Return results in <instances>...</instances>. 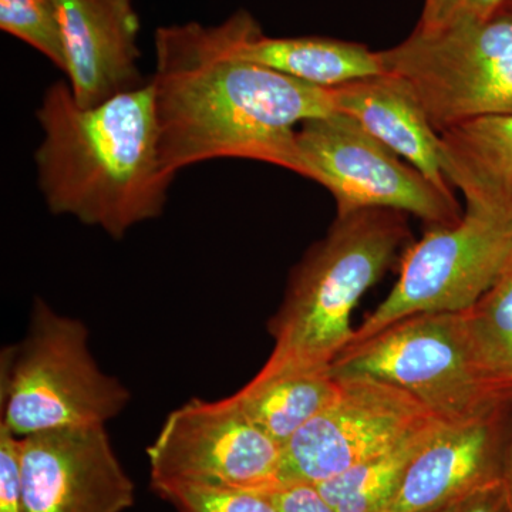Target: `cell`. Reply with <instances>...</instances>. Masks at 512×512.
<instances>
[{"instance_id":"1","label":"cell","mask_w":512,"mask_h":512,"mask_svg":"<svg viewBox=\"0 0 512 512\" xmlns=\"http://www.w3.org/2000/svg\"><path fill=\"white\" fill-rule=\"evenodd\" d=\"M161 161L177 175L220 158L296 171V131L336 113L332 87L316 86L235 55L224 25L161 26L154 33Z\"/></svg>"},{"instance_id":"2","label":"cell","mask_w":512,"mask_h":512,"mask_svg":"<svg viewBox=\"0 0 512 512\" xmlns=\"http://www.w3.org/2000/svg\"><path fill=\"white\" fill-rule=\"evenodd\" d=\"M36 117L43 131L37 184L52 214L69 215L113 239L163 214L175 177L161 161L150 80L89 109L76 103L69 83L56 82Z\"/></svg>"},{"instance_id":"3","label":"cell","mask_w":512,"mask_h":512,"mask_svg":"<svg viewBox=\"0 0 512 512\" xmlns=\"http://www.w3.org/2000/svg\"><path fill=\"white\" fill-rule=\"evenodd\" d=\"M404 212L372 208L338 215L289 281L271 323L272 355L256 377L329 370L353 339V309L393 265L410 232Z\"/></svg>"},{"instance_id":"4","label":"cell","mask_w":512,"mask_h":512,"mask_svg":"<svg viewBox=\"0 0 512 512\" xmlns=\"http://www.w3.org/2000/svg\"><path fill=\"white\" fill-rule=\"evenodd\" d=\"M329 372L393 384L450 424L490 416L512 400V382L485 359L466 311L399 320L348 346Z\"/></svg>"},{"instance_id":"5","label":"cell","mask_w":512,"mask_h":512,"mask_svg":"<svg viewBox=\"0 0 512 512\" xmlns=\"http://www.w3.org/2000/svg\"><path fill=\"white\" fill-rule=\"evenodd\" d=\"M0 365V424L16 437L106 426L130 402L126 386L93 359L86 326L40 298L28 333L2 353Z\"/></svg>"},{"instance_id":"6","label":"cell","mask_w":512,"mask_h":512,"mask_svg":"<svg viewBox=\"0 0 512 512\" xmlns=\"http://www.w3.org/2000/svg\"><path fill=\"white\" fill-rule=\"evenodd\" d=\"M384 72L412 87L437 133L512 113V0L494 16L379 52Z\"/></svg>"},{"instance_id":"7","label":"cell","mask_w":512,"mask_h":512,"mask_svg":"<svg viewBox=\"0 0 512 512\" xmlns=\"http://www.w3.org/2000/svg\"><path fill=\"white\" fill-rule=\"evenodd\" d=\"M295 173L325 187L338 215L383 208L416 215L431 227L463 218L454 195L339 111L299 126Z\"/></svg>"},{"instance_id":"8","label":"cell","mask_w":512,"mask_h":512,"mask_svg":"<svg viewBox=\"0 0 512 512\" xmlns=\"http://www.w3.org/2000/svg\"><path fill=\"white\" fill-rule=\"evenodd\" d=\"M511 259L512 231L504 218L466 210L457 224L431 228L406 248L399 281L355 330L350 345L410 316L467 311L497 282Z\"/></svg>"},{"instance_id":"9","label":"cell","mask_w":512,"mask_h":512,"mask_svg":"<svg viewBox=\"0 0 512 512\" xmlns=\"http://www.w3.org/2000/svg\"><path fill=\"white\" fill-rule=\"evenodd\" d=\"M151 487L170 485L269 494L281 487L284 447L231 399H192L168 414L147 448Z\"/></svg>"},{"instance_id":"10","label":"cell","mask_w":512,"mask_h":512,"mask_svg":"<svg viewBox=\"0 0 512 512\" xmlns=\"http://www.w3.org/2000/svg\"><path fill=\"white\" fill-rule=\"evenodd\" d=\"M339 380L336 399L285 444L282 485H318L338 477L430 420L440 419L393 384L370 377Z\"/></svg>"},{"instance_id":"11","label":"cell","mask_w":512,"mask_h":512,"mask_svg":"<svg viewBox=\"0 0 512 512\" xmlns=\"http://www.w3.org/2000/svg\"><path fill=\"white\" fill-rule=\"evenodd\" d=\"M23 512H124L134 484L106 426L67 427L19 437Z\"/></svg>"},{"instance_id":"12","label":"cell","mask_w":512,"mask_h":512,"mask_svg":"<svg viewBox=\"0 0 512 512\" xmlns=\"http://www.w3.org/2000/svg\"><path fill=\"white\" fill-rule=\"evenodd\" d=\"M510 406L444 426L414 457L384 512L446 510L503 481Z\"/></svg>"},{"instance_id":"13","label":"cell","mask_w":512,"mask_h":512,"mask_svg":"<svg viewBox=\"0 0 512 512\" xmlns=\"http://www.w3.org/2000/svg\"><path fill=\"white\" fill-rule=\"evenodd\" d=\"M66 70L74 100L84 109L143 86L133 0H55Z\"/></svg>"},{"instance_id":"14","label":"cell","mask_w":512,"mask_h":512,"mask_svg":"<svg viewBox=\"0 0 512 512\" xmlns=\"http://www.w3.org/2000/svg\"><path fill=\"white\" fill-rule=\"evenodd\" d=\"M332 89L339 113L352 117L441 191L453 195L441 168L439 133L406 80L384 72Z\"/></svg>"},{"instance_id":"15","label":"cell","mask_w":512,"mask_h":512,"mask_svg":"<svg viewBox=\"0 0 512 512\" xmlns=\"http://www.w3.org/2000/svg\"><path fill=\"white\" fill-rule=\"evenodd\" d=\"M235 55L262 67L322 87L384 73L379 52L362 43L322 36H265L248 10L222 22Z\"/></svg>"},{"instance_id":"16","label":"cell","mask_w":512,"mask_h":512,"mask_svg":"<svg viewBox=\"0 0 512 512\" xmlns=\"http://www.w3.org/2000/svg\"><path fill=\"white\" fill-rule=\"evenodd\" d=\"M439 136L444 177L463 191L467 210L510 221L512 113L463 121Z\"/></svg>"},{"instance_id":"17","label":"cell","mask_w":512,"mask_h":512,"mask_svg":"<svg viewBox=\"0 0 512 512\" xmlns=\"http://www.w3.org/2000/svg\"><path fill=\"white\" fill-rule=\"evenodd\" d=\"M340 380L329 370L254 377L232 394L255 426L282 447L336 399Z\"/></svg>"},{"instance_id":"18","label":"cell","mask_w":512,"mask_h":512,"mask_svg":"<svg viewBox=\"0 0 512 512\" xmlns=\"http://www.w3.org/2000/svg\"><path fill=\"white\" fill-rule=\"evenodd\" d=\"M447 421L433 419L338 477L316 485L338 512H384L399 491L407 468Z\"/></svg>"},{"instance_id":"19","label":"cell","mask_w":512,"mask_h":512,"mask_svg":"<svg viewBox=\"0 0 512 512\" xmlns=\"http://www.w3.org/2000/svg\"><path fill=\"white\" fill-rule=\"evenodd\" d=\"M466 313L485 359L498 375L512 382V259Z\"/></svg>"},{"instance_id":"20","label":"cell","mask_w":512,"mask_h":512,"mask_svg":"<svg viewBox=\"0 0 512 512\" xmlns=\"http://www.w3.org/2000/svg\"><path fill=\"white\" fill-rule=\"evenodd\" d=\"M0 29L66 70L62 28L55 0H0Z\"/></svg>"},{"instance_id":"21","label":"cell","mask_w":512,"mask_h":512,"mask_svg":"<svg viewBox=\"0 0 512 512\" xmlns=\"http://www.w3.org/2000/svg\"><path fill=\"white\" fill-rule=\"evenodd\" d=\"M178 512H279L268 494L170 485L156 490Z\"/></svg>"},{"instance_id":"22","label":"cell","mask_w":512,"mask_h":512,"mask_svg":"<svg viewBox=\"0 0 512 512\" xmlns=\"http://www.w3.org/2000/svg\"><path fill=\"white\" fill-rule=\"evenodd\" d=\"M510 0H424L414 33L431 36L483 22Z\"/></svg>"},{"instance_id":"23","label":"cell","mask_w":512,"mask_h":512,"mask_svg":"<svg viewBox=\"0 0 512 512\" xmlns=\"http://www.w3.org/2000/svg\"><path fill=\"white\" fill-rule=\"evenodd\" d=\"M0 512H23L19 437L0 424Z\"/></svg>"},{"instance_id":"24","label":"cell","mask_w":512,"mask_h":512,"mask_svg":"<svg viewBox=\"0 0 512 512\" xmlns=\"http://www.w3.org/2000/svg\"><path fill=\"white\" fill-rule=\"evenodd\" d=\"M268 495L279 512H338L312 484H286Z\"/></svg>"},{"instance_id":"25","label":"cell","mask_w":512,"mask_h":512,"mask_svg":"<svg viewBox=\"0 0 512 512\" xmlns=\"http://www.w3.org/2000/svg\"><path fill=\"white\" fill-rule=\"evenodd\" d=\"M457 512H512L503 481L485 487L468 497L460 504Z\"/></svg>"},{"instance_id":"26","label":"cell","mask_w":512,"mask_h":512,"mask_svg":"<svg viewBox=\"0 0 512 512\" xmlns=\"http://www.w3.org/2000/svg\"><path fill=\"white\" fill-rule=\"evenodd\" d=\"M503 483L512 505V402L510 406V423H508L507 451H505V466Z\"/></svg>"},{"instance_id":"27","label":"cell","mask_w":512,"mask_h":512,"mask_svg":"<svg viewBox=\"0 0 512 512\" xmlns=\"http://www.w3.org/2000/svg\"><path fill=\"white\" fill-rule=\"evenodd\" d=\"M458 507H460V504L453 505V507L446 508V510H441V511H437V512H457Z\"/></svg>"},{"instance_id":"28","label":"cell","mask_w":512,"mask_h":512,"mask_svg":"<svg viewBox=\"0 0 512 512\" xmlns=\"http://www.w3.org/2000/svg\"><path fill=\"white\" fill-rule=\"evenodd\" d=\"M510 227H511V231H512V211H511V214H510Z\"/></svg>"}]
</instances>
